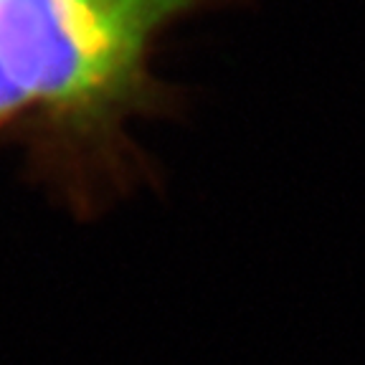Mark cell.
<instances>
[{
  "label": "cell",
  "mask_w": 365,
  "mask_h": 365,
  "mask_svg": "<svg viewBox=\"0 0 365 365\" xmlns=\"http://www.w3.org/2000/svg\"><path fill=\"white\" fill-rule=\"evenodd\" d=\"M254 0H0V145L23 178L81 221L160 173L130 125L178 120L180 86L153 71L173 26Z\"/></svg>",
  "instance_id": "6da1fadb"
}]
</instances>
